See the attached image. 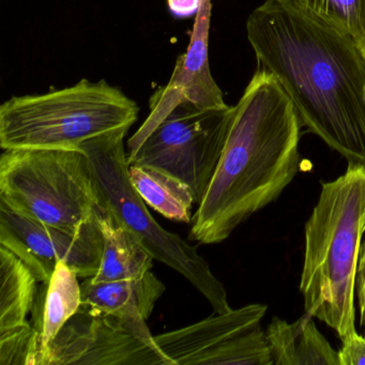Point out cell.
I'll use <instances>...</instances> for the list:
<instances>
[{"label": "cell", "mask_w": 365, "mask_h": 365, "mask_svg": "<svg viewBox=\"0 0 365 365\" xmlns=\"http://www.w3.org/2000/svg\"><path fill=\"white\" fill-rule=\"evenodd\" d=\"M258 68L274 76L301 125L365 166V61L354 38L292 0H264L247 21Z\"/></svg>", "instance_id": "6da1fadb"}, {"label": "cell", "mask_w": 365, "mask_h": 365, "mask_svg": "<svg viewBox=\"0 0 365 365\" xmlns=\"http://www.w3.org/2000/svg\"><path fill=\"white\" fill-rule=\"evenodd\" d=\"M235 108L221 159L192 219L189 239L200 245L223 242L298 173L302 125L274 76L258 68Z\"/></svg>", "instance_id": "7a4b0ae2"}, {"label": "cell", "mask_w": 365, "mask_h": 365, "mask_svg": "<svg viewBox=\"0 0 365 365\" xmlns=\"http://www.w3.org/2000/svg\"><path fill=\"white\" fill-rule=\"evenodd\" d=\"M365 211V166L347 170L322 192L305 224L300 292L307 313L336 331L341 341L356 332L354 290Z\"/></svg>", "instance_id": "3957f363"}, {"label": "cell", "mask_w": 365, "mask_h": 365, "mask_svg": "<svg viewBox=\"0 0 365 365\" xmlns=\"http://www.w3.org/2000/svg\"><path fill=\"white\" fill-rule=\"evenodd\" d=\"M138 104L106 81L43 95L12 97L0 106V146L7 149H78L83 143L138 120Z\"/></svg>", "instance_id": "277c9868"}, {"label": "cell", "mask_w": 365, "mask_h": 365, "mask_svg": "<svg viewBox=\"0 0 365 365\" xmlns=\"http://www.w3.org/2000/svg\"><path fill=\"white\" fill-rule=\"evenodd\" d=\"M130 129H119L81 145L88 158L99 205L135 235L153 259L180 273L207 299L215 313L230 311L227 292L208 262L178 235L164 230L134 189L125 151Z\"/></svg>", "instance_id": "5b68a950"}, {"label": "cell", "mask_w": 365, "mask_h": 365, "mask_svg": "<svg viewBox=\"0 0 365 365\" xmlns=\"http://www.w3.org/2000/svg\"><path fill=\"white\" fill-rule=\"evenodd\" d=\"M0 202L19 215L78 230L99 207L81 149H7L0 158Z\"/></svg>", "instance_id": "8992f818"}, {"label": "cell", "mask_w": 365, "mask_h": 365, "mask_svg": "<svg viewBox=\"0 0 365 365\" xmlns=\"http://www.w3.org/2000/svg\"><path fill=\"white\" fill-rule=\"evenodd\" d=\"M235 110H204L181 102L128 155L129 165L148 166L178 179L200 205L221 159Z\"/></svg>", "instance_id": "52a82bcc"}, {"label": "cell", "mask_w": 365, "mask_h": 365, "mask_svg": "<svg viewBox=\"0 0 365 365\" xmlns=\"http://www.w3.org/2000/svg\"><path fill=\"white\" fill-rule=\"evenodd\" d=\"M264 304H249L215 313L178 330L155 335L168 365H272L260 322Z\"/></svg>", "instance_id": "ba28073f"}, {"label": "cell", "mask_w": 365, "mask_h": 365, "mask_svg": "<svg viewBox=\"0 0 365 365\" xmlns=\"http://www.w3.org/2000/svg\"><path fill=\"white\" fill-rule=\"evenodd\" d=\"M0 245L20 257L40 283H46L58 262L82 279L95 277L103 254V235L97 210L71 232L34 221L0 202Z\"/></svg>", "instance_id": "9c48e42d"}, {"label": "cell", "mask_w": 365, "mask_h": 365, "mask_svg": "<svg viewBox=\"0 0 365 365\" xmlns=\"http://www.w3.org/2000/svg\"><path fill=\"white\" fill-rule=\"evenodd\" d=\"M211 0H202L191 31L189 48L177 59L174 72L165 86L160 87L149 101L150 114L128 142L129 155L135 153L151 132L181 102H190L204 110L227 108L209 65Z\"/></svg>", "instance_id": "30bf717a"}, {"label": "cell", "mask_w": 365, "mask_h": 365, "mask_svg": "<svg viewBox=\"0 0 365 365\" xmlns=\"http://www.w3.org/2000/svg\"><path fill=\"white\" fill-rule=\"evenodd\" d=\"M164 365L133 335L110 326L81 305L38 359V365Z\"/></svg>", "instance_id": "8fae6325"}, {"label": "cell", "mask_w": 365, "mask_h": 365, "mask_svg": "<svg viewBox=\"0 0 365 365\" xmlns=\"http://www.w3.org/2000/svg\"><path fill=\"white\" fill-rule=\"evenodd\" d=\"M81 288L85 309L140 339L157 351L164 365H168L146 322L165 292V285L151 271L143 277L121 281L93 282L88 277L81 283Z\"/></svg>", "instance_id": "7c38bea8"}, {"label": "cell", "mask_w": 365, "mask_h": 365, "mask_svg": "<svg viewBox=\"0 0 365 365\" xmlns=\"http://www.w3.org/2000/svg\"><path fill=\"white\" fill-rule=\"evenodd\" d=\"M78 279L67 264L58 262L50 281L40 283L31 314V324L37 337L35 365L41 352L82 305Z\"/></svg>", "instance_id": "4fadbf2b"}, {"label": "cell", "mask_w": 365, "mask_h": 365, "mask_svg": "<svg viewBox=\"0 0 365 365\" xmlns=\"http://www.w3.org/2000/svg\"><path fill=\"white\" fill-rule=\"evenodd\" d=\"M273 364L339 365V351L318 331L313 316L287 322L274 317L266 331Z\"/></svg>", "instance_id": "5bb4252c"}, {"label": "cell", "mask_w": 365, "mask_h": 365, "mask_svg": "<svg viewBox=\"0 0 365 365\" xmlns=\"http://www.w3.org/2000/svg\"><path fill=\"white\" fill-rule=\"evenodd\" d=\"M103 235V254L93 282H114L143 277L153 268V257L133 232L119 223L106 209H97Z\"/></svg>", "instance_id": "9a60e30c"}, {"label": "cell", "mask_w": 365, "mask_h": 365, "mask_svg": "<svg viewBox=\"0 0 365 365\" xmlns=\"http://www.w3.org/2000/svg\"><path fill=\"white\" fill-rule=\"evenodd\" d=\"M40 282L14 252L0 245V334L29 326Z\"/></svg>", "instance_id": "2e32d148"}, {"label": "cell", "mask_w": 365, "mask_h": 365, "mask_svg": "<svg viewBox=\"0 0 365 365\" xmlns=\"http://www.w3.org/2000/svg\"><path fill=\"white\" fill-rule=\"evenodd\" d=\"M129 177L142 200L160 215L178 223H192L195 204L187 185L178 179L148 166H129Z\"/></svg>", "instance_id": "e0dca14e"}, {"label": "cell", "mask_w": 365, "mask_h": 365, "mask_svg": "<svg viewBox=\"0 0 365 365\" xmlns=\"http://www.w3.org/2000/svg\"><path fill=\"white\" fill-rule=\"evenodd\" d=\"M303 11L354 38L362 0H292Z\"/></svg>", "instance_id": "ac0fdd59"}, {"label": "cell", "mask_w": 365, "mask_h": 365, "mask_svg": "<svg viewBox=\"0 0 365 365\" xmlns=\"http://www.w3.org/2000/svg\"><path fill=\"white\" fill-rule=\"evenodd\" d=\"M341 343L339 350V365H365V334L362 336L356 332Z\"/></svg>", "instance_id": "d6986e66"}, {"label": "cell", "mask_w": 365, "mask_h": 365, "mask_svg": "<svg viewBox=\"0 0 365 365\" xmlns=\"http://www.w3.org/2000/svg\"><path fill=\"white\" fill-rule=\"evenodd\" d=\"M356 294L360 307L361 326L365 328V240L361 245L356 277Z\"/></svg>", "instance_id": "ffe728a7"}, {"label": "cell", "mask_w": 365, "mask_h": 365, "mask_svg": "<svg viewBox=\"0 0 365 365\" xmlns=\"http://www.w3.org/2000/svg\"><path fill=\"white\" fill-rule=\"evenodd\" d=\"M202 6V0H168L170 14L178 19H187L197 14Z\"/></svg>", "instance_id": "44dd1931"}, {"label": "cell", "mask_w": 365, "mask_h": 365, "mask_svg": "<svg viewBox=\"0 0 365 365\" xmlns=\"http://www.w3.org/2000/svg\"><path fill=\"white\" fill-rule=\"evenodd\" d=\"M354 43L360 52L361 56L365 61V0L361 4L360 14H359L358 25L356 34L354 36Z\"/></svg>", "instance_id": "7402d4cb"}, {"label": "cell", "mask_w": 365, "mask_h": 365, "mask_svg": "<svg viewBox=\"0 0 365 365\" xmlns=\"http://www.w3.org/2000/svg\"><path fill=\"white\" fill-rule=\"evenodd\" d=\"M363 230L365 232V211H364V217H363V223H362Z\"/></svg>", "instance_id": "603a6c76"}, {"label": "cell", "mask_w": 365, "mask_h": 365, "mask_svg": "<svg viewBox=\"0 0 365 365\" xmlns=\"http://www.w3.org/2000/svg\"><path fill=\"white\" fill-rule=\"evenodd\" d=\"M364 334H365V332H364Z\"/></svg>", "instance_id": "cb8c5ba5"}]
</instances>
